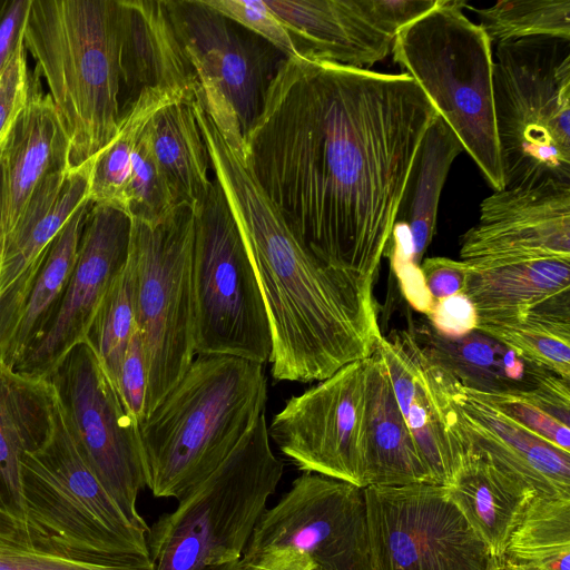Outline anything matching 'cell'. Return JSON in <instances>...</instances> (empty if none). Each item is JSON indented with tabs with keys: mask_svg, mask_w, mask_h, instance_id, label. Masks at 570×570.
Returning a JSON list of instances; mask_svg holds the SVG:
<instances>
[{
	"mask_svg": "<svg viewBox=\"0 0 570 570\" xmlns=\"http://www.w3.org/2000/svg\"><path fill=\"white\" fill-rule=\"evenodd\" d=\"M420 269L433 302L464 293L470 267L464 261L449 257H429Z\"/></svg>",
	"mask_w": 570,
	"mask_h": 570,
	"instance_id": "obj_45",
	"label": "cell"
},
{
	"mask_svg": "<svg viewBox=\"0 0 570 570\" xmlns=\"http://www.w3.org/2000/svg\"><path fill=\"white\" fill-rule=\"evenodd\" d=\"M30 4L31 0H0V75L23 39Z\"/></svg>",
	"mask_w": 570,
	"mask_h": 570,
	"instance_id": "obj_47",
	"label": "cell"
},
{
	"mask_svg": "<svg viewBox=\"0 0 570 570\" xmlns=\"http://www.w3.org/2000/svg\"><path fill=\"white\" fill-rule=\"evenodd\" d=\"M264 365L197 354L139 424L147 487L179 501L209 476L264 414Z\"/></svg>",
	"mask_w": 570,
	"mask_h": 570,
	"instance_id": "obj_3",
	"label": "cell"
},
{
	"mask_svg": "<svg viewBox=\"0 0 570 570\" xmlns=\"http://www.w3.org/2000/svg\"><path fill=\"white\" fill-rule=\"evenodd\" d=\"M493 104L504 188L570 181V40L497 45Z\"/></svg>",
	"mask_w": 570,
	"mask_h": 570,
	"instance_id": "obj_7",
	"label": "cell"
},
{
	"mask_svg": "<svg viewBox=\"0 0 570 570\" xmlns=\"http://www.w3.org/2000/svg\"><path fill=\"white\" fill-rule=\"evenodd\" d=\"M475 330L529 362L570 380V292L515 317L478 318Z\"/></svg>",
	"mask_w": 570,
	"mask_h": 570,
	"instance_id": "obj_32",
	"label": "cell"
},
{
	"mask_svg": "<svg viewBox=\"0 0 570 570\" xmlns=\"http://www.w3.org/2000/svg\"><path fill=\"white\" fill-rule=\"evenodd\" d=\"M367 365L368 357L346 364L273 417L269 438L303 472L363 488Z\"/></svg>",
	"mask_w": 570,
	"mask_h": 570,
	"instance_id": "obj_15",
	"label": "cell"
},
{
	"mask_svg": "<svg viewBox=\"0 0 570 570\" xmlns=\"http://www.w3.org/2000/svg\"><path fill=\"white\" fill-rule=\"evenodd\" d=\"M130 228L122 210L91 203L61 305L43 336L18 362L17 372L47 380L86 341L104 297L127 265Z\"/></svg>",
	"mask_w": 570,
	"mask_h": 570,
	"instance_id": "obj_17",
	"label": "cell"
},
{
	"mask_svg": "<svg viewBox=\"0 0 570 570\" xmlns=\"http://www.w3.org/2000/svg\"><path fill=\"white\" fill-rule=\"evenodd\" d=\"M451 395L460 426L473 449L539 497H570L569 452L476 399L453 376Z\"/></svg>",
	"mask_w": 570,
	"mask_h": 570,
	"instance_id": "obj_21",
	"label": "cell"
},
{
	"mask_svg": "<svg viewBox=\"0 0 570 570\" xmlns=\"http://www.w3.org/2000/svg\"><path fill=\"white\" fill-rule=\"evenodd\" d=\"M126 206L129 218L150 225L166 220L180 206L156 160L147 126L132 153Z\"/></svg>",
	"mask_w": 570,
	"mask_h": 570,
	"instance_id": "obj_38",
	"label": "cell"
},
{
	"mask_svg": "<svg viewBox=\"0 0 570 570\" xmlns=\"http://www.w3.org/2000/svg\"><path fill=\"white\" fill-rule=\"evenodd\" d=\"M275 552L298 553L312 570H374L364 488L303 472L274 507L265 509L243 562L247 567Z\"/></svg>",
	"mask_w": 570,
	"mask_h": 570,
	"instance_id": "obj_13",
	"label": "cell"
},
{
	"mask_svg": "<svg viewBox=\"0 0 570 570\" xmlns=\"http://www.w3.org/2000/svg\"><path fill=\"white\" fill-rule=\"evenodd\" d=\"M500 561L503 570H570V497H535Z\"/></svg>",
	"mask_w": 570,
	"mask_h": 570,
	"instance_id": "obj_34",
	"label": "cell"
},
{
	"mask_svg": "<svg viewBox=\"0 0 570 570\" xmlns=\"http://www.w3.org/2000/svg\"><path fill=\"white\" fill-rule=\"evenodd\" d=\"M567 292H570V258L470 267L464 289L478 318L489 320L525 314Z\"/></svg>",
	"mask_w": 570,
	"mask_h": 570,
	"instance_id": "obj_28",
	"label": "cell"
},
{
	"mask_svg": "<svg viewBox=\"0 0 570 570\" xmlns=\"http://www.w3.org/2000/svg\"><path fill=\"white\" fill-rule=\"evenodd\" d=\"M66 167L67 134L50 96L30 78L27 101L0 141V242L43 180Z\"/></svg>",
	"mask_w": 570,
	"mask_h": 570,
	"instance_id": "obj_20",
	"label": "cell"
},
{
	"mask_svg": "<svg viewBox=\"0 0 570 570\" xmlns=\"http://www.w3.org/2000/svg\"><path fill=\"white\" fill-rule=\"evenodd\" d=\"M365 17L381 31L396 33L430 10L438 0H357Z\"/></svg>",
	"mask_w": 570,
	"mask_h": 570,
	"instance_id": "obj_43",
	"label": "cell"
},
{
	"mask_svg": "<svg viewBox=\"0 0 570 570\" xmlns=\"http://www.w3.org/2000/svg\"><path fill=\"white\" fill-rule=\"evenodd\" d=\"M85 461L136 529L149 527L137 510L147 487L139 424L87 342L75 346L48 376Z\"/></svg>",
	"mask_w": 570,
	"mask_h": 570,
	"instance_id": "obj_11",
	"label": "cell"
},
{
	"mask_svg": "<svg viewBox=\"0 0 570 570\" xmlns=\"http://www.w3.org/2000/svg\"><path fill=\"white\" fill-rule=\"evenodd\" d=\"M194 99L165 106L147 125L154 155L178 204L193 209L205 199L213 184L208 176L209 155L195 116Z\"/></svg>",
	"mask_w": 570,
	"mask_h": 570,
	"instance_id": "obj_30",
	"label": "cell"
},
{
	"mask_svg": "<svg viewBox=\"0 0 570 570\" xmlns=\"http://www.w3.org/2000/svg\"><path fill=\"white\" fill-rule=\"evenodd\" d=\"M53 399L49 380L20 374L0 361V508L23 523L21 459L46 441Z\"/></svg>",
	"mask_w": 570,
	"mask_h": 570,
	"instance_id": "obj_24",
	"label": "cell"
},
{
	"mask_svg": "<svg viewBox=\"0 0 570 570\" xmlns=\"http://www.w3.org/2000/svg\"><path fill=\"white\" fill-rule=\"evenodd\" d=\"M291 32L299 55L367 69L392 50L394 38L377 29L357 0H265Z\"/></svg>",
	"mask_w": 570,
	"mask_h": 570,
	"instance_id": "obj_22",
	"label": "cell"
},
{
	"mask_svg": "<svg viewBox=\"0 0 570 570\" xmlns=\"http://www.w3.org/2000/svg\"><path fill=\"white\" fill-rule=\"evenodd\" d=\"M445 489L450 499L498 559L503 554L530 503L539 497L522 481L499 468L471 445Z\"/></svg>",
	"mask_w": 570,
	"mask_h": 570,
	"instance_id": "obj_27",
	"label": "cell"
},
{
	"mask_svg": "<svg viewBox=\"0 0 570 570\" xmlns=\"http://www.w3.org/2000/svg\"><path fill=\"white\" fill-rule=\"evenodd\" d=\"M121 1V83L128 92L124 110L145 89L196 87V77L174 30L166 1Z\"/></svg>",
	"mask_w": 570,
	"mask_h": 570,
	"instance_id": "obj_23",
	"label": "cell"
},
{
	"mask_svg": "<svg viewBox=\"0 0 570 570\" xmlns=\"http://www.w3.org/2000/svg\"><path fill=\"white\" fill-rule=\"evenodd\" d=\"M94 158L49 175L0 242V355L10 342L48 252L72 214L89 199Z\"/></svg>",
	"mask_w": 570,
	"mask_h": 570,
	"instance_id": "obj_19",
	"label": "cell"
},
{
	"mask_svg": "<svg viewBox=\"0 0 570 570\" xmlns=\"http://www.w3.org/2000/svg\"><path fill=\"white\" fill-rule=\"evenodd\" d=\"M425 317L436 333L450 337L474 331L478 323L476 309L464 293L433 302Z\"/></svg>",
	"mask_w": 570,
	"mask_h": 570,
	"instance_id": "obj_44",
	"label": "cell"
},
{
	"mask_svg": "<svg viewBox=\"0 0 570 570\" xmlns=\"http://www.w3.org/2000/svg\"><path fill=\"white\" fill-rule=\"evenodd\" d=\"M438 112L409 75L283 59L245 137L255 179L317 258L374 283Z\"/></svg>",
	"mask_w": 570,
	"mask_h": 570,
	"instance_id": "obj_1",
	"label": "cell"
},
{
	"mask_svg": "<svg viewBox=\"0 0 570 570\" xmlns=\"http://www.w3.org/2000/svg\"><path fill=\"white\" fill-rule=\"evenodd\" d=\"M375 347L434 484L448 485L468 454L451 395V374L419 344L412 327L381 335Z\"/></svg>",
	"mask_w": 570,
	"mask_h": 570,
	"instance_id": "obj_18",
	"label": "cell"
},
{
	"mask_svg": "<svg viewBox=\"0 0 570 570\" xmlns=\"http://www.w3.org/2000/svg\"><path fill=\"white\" fill-rule=\"evenodd\" d=\"M30 78L22 39L0 75V141L27 101Z\"/></svg>",
	"mask_w": 570,
	"mask_h": 570,
	"instance_id": "obj_42",
	"label": "cell"
},
{
	"mask_svg": "<svg viewBox=\"0 0 570 570\" xmlns=\"http://www.w3.org/2000/svg\"><path fill=\"white\" fill-rule=\"evenodd\" d=\"M194 216L195 352L264 365L273 350L265 302L239 228L215 178Z\"/></svg>",
	"mask_w": 570,
	"mask_h": 570,
	"instance_id": "obj_9",
	"label": "cell"
},
{
	"mask_svg": "<svg viewBox=\"0 0 570 570\" xmlns=\"http://www.w3.org/2000/svg\"><path fill=\"white\" fill-rule=\"evenodd\" d=\"M411 327L424 352L474 392L532 391L553 374L476 330L450 337L436 333L426 320Z\"/></svg>",
	"mask_w": 570,
	"mask_h": 570,
	"instance_id": "obj_26",
	"label": "cell"
},
{
	"mask_svg": "<svg viewBox=\"0 0 570 570\" xmlns=\"http://www.w3.org/2000/svg\"><path fill=\"white\" fill-rule=\"evenodd\" d=\"M374 570H492L498 562L444 485L364 488Z\"/></svg>",
	"mask_w": 570,
	"mask_h": 570,
	"instance_id": "obj_12",
	"label": "cell"
},
{
	"mask_svg": "<svg viewBox=\"0 0 570 570\" xmlns=\"http://www.w3.org/2000/svg\"><path fill=\"white\" fill-rule=\"evenodd\" d=\"M136 328L134 276L127 262L104 297L86 341L116 387L122 358Z\"/></svg>",
	"mask_w": 570,
	"mask_h": 570,
	"instance_id": "obj_37",
	"label": "cell"
},
{
	"mask_svg": "<svg viewBox=\"0 0 570 570\" xmlns=\"http://www.w3.org/2000/svg\"><path fill=\"white\" fill-rule=\"evenodd\" d=\"M247 570H312L308 560L294 552L264 554L247 564Z\"/></svg>",
	"mask_w": 570,
	"mask_h": 570,
	"instance_id": "obj_48",
	"label": "cell"
},
{
	"mask_svg": "<svg viewBox=\"0 0 570 570\" xmlns=\"http://www.w3.org/2000/svg\"><path fill=\"white\" fill-rule=\"evenodd\" d=\"M465 6L438 0L396 33L391 52L495 191L504 188V179L494 119L492 45L463 13Z\"/></svg>",
	"mask_w": 570,
	"mask_h": 570,
	"instance_id": "obj_6",
	"label": "cell"
},
{
	"mask_svg": "<svg viewBox=\"0 0 570 570\" xmlns=\"http://www.w3.org/2000/svg\"><path fill=\"white\" fill-rule=\"evenodd\" d=\"M206 3L232 21L266 40L285 58L299 55L298 48L282 20L265 0H205Z\"/></svg>",
	"mask_w": 570,
	"mask_h": 570,
	"instance_id": "obj_40",
	"label": "cell"
},
{
	"mask_svg": "<svg viewBox=\"0 0 570 570\" xmlns=\"http://www.w3.org/2000/svg\"><path fill=\"white\" fill-rule=\"evenodd\" d=\"M21 488L24 524L42 537L82 552L151 564L147 534L132 527L85 461L56 393L46 441L21 459Z\"/></svg>",
	"mask_w": 570,
	"mask_h": 570,
	"instance_id": "obj_8",
	"label": "cell"
},
{
	"mask_svg": "<svg viewBox=\"0 0 570 570\" xmlns=\"http://www.w3.org/2000/svg\"><path fill=\"white\" fill-rule=\"evenodd\" d=\"M197 80V94L227 145L245 153L272 79L265 50L205 0L166 1Z\"/></svg>",
	"mask_w": 570,
	"mask_h": 570,
	"instance_id": "obj_14",
	"label": "cell"
},
{
	"mask_svg": "<svg viewBox=\"0 0 570 570\" xmlns=\"http://www.w3.org/2000/svg\"><path fill=\"white\" fill-rule=\"evenodd\" d=\"M121 0H31L23 45L69 141V166L94 158L121 117Z\"/></svg>",
	"mask_w": 570,
	"mask_h": 570,
	"instance_id": "obj_4",
	"label": "cell"
},
{
	"mask_svg": "<svg viewBox=\"0 0 570 570\" xmlns=\"http://www.w3.org/2000/svg\"><path fill=\"white\" fill-rule=\"evenodd\" d=\"M415 483L433 482L374 346L367 365L363 488Z\"/></svg>",
	"mask_w": 570,
	"mask_h": 570,
	"instance_id": "obj_25",
	"label": "cell"
},
{
	"mask_svg": "<svg viewBox=\"0 0 570 570\" xmlns=\"http://www.w3.org/2000/svg\"><path fill=\"white\" fill-rule=\"evenodd\" d=\"M197 86L187 89L142 90L122 111L114 138L94 157L89 199L127 214L126 189L137 139L154 115L165 106L195 97Z\"/></svg>",
	"mask_w": 570,
	"mask_h": 570,
	"instance_id": "obj_33",
	"label": "cell"
},
{
	"mask_svg": "<svg viewBox=\"0 0 570 570\" xmlns=\"http://www.w3.org/2000/svg\"><path fill=\"white\" fill-rule=\"evenodd\" d=\"M195 116L214 178L242 234L271 325L276 381H323L368 357L382 335L374 283L332 267L298 239L204 108Z\"/></svg>",
	"mask_w": 570,
	"mask_h": 570,
	"instance_id": "obj_2",
	"label": "cell"
},
{
	"mask_svg": "<svg viewBox=\"0 0 570 570\" xmlns=\"http://www.w3.org/2000/svg\"><path fill=\"white\" fill-rule=\"evenodd\" d=\"M283 470L262 414L225 461L149 528L153 570H247L244 551Z\"/></svg>",
	"mask_w": 570,
	"mask_h": 570,
	"instance_id": "obj_5",
	"label": "cell"
},
{
	"mask_svg": "<svg viewBox=\"0 0 570 570\" xmlns=\"http://www.w3.org/2000/svg\"><path fill=\"white\" fill-rule=\"evenodd\" d=\"M471 268L540 258H570V181L544 178L495 190L461 237Z\"/></svg>",
	"mask_w": 570,
	"mask_h": 570,
	"instance_id": "obj_16",
	"label": "cell"
},
{
	"mask_svg": "<svg viewBox=\"0 0 570 570\" xmlns=\"http://www.w3.org/2000/svg\"><path fill=\"white\" fill-rule=\"evenodd\" d=\"M492 570H503L500 559L498 560L497 564Z\"/></svg>",
	"mask_w": 570,
	"mask_h": 570,
	"instance_id": "obj_49",
	"label": "cell"
},
{
	"mask_svg": "<svg viewBox=\"0 0 570 570\" xmlns=\"http://www.w3.org/2000/svg\"><path fill=\"white\" fill-rule=\"evenodd\" d=\"M0 570H153L45 538L0 508Z\"/></svg>",
	"mask_w": 570,
	"mask_h": 570,
	"instance_id": "obj_35",
	"label": "cell"
},
{
	"mask_svg": "<svg viewBox=\"0 0 570 570\" xmlns=\"http://www.w3.org/2000/svg\"><path fill=\"white\" fill-rule=\"evenodd\" d=\"M472 9L492 46L532 37L570 40V0L499 1Z\"/></svg>",
	"mask_w": 570,
	"mask_h": 570,
	"instance_id": "obj_36",
	"label": "cell"
},
{
	"mask_svg": "<svg viewBox=\"0 0 570 570\" xmlns=\"http://www.w3.org/2000/svg\"><path fill=\"white\" fill-rule=\"evenodd\" d=\"M391 240H393L392 265L400 281L401 289L410 305L426 315L433 301L425 286L420 266L413 263L412 246L402 239Z\"/></svg>",
	"mask_w": 570,
	"mask_h": 570,
	"instance_id": "obj_46",
	"label": "cell"
},
{
	"mask_svg": "<svg viewBox=\"0 0 570 570\" xmlns=\"http://www.w3.org/2000/svg\"><path fill=\"white\" fill-rule=\"evenodd\" d=\"M466 390L529 432L570 453V426L552 416L538 402L532 391L479 393Z\"/></svg>",
	"mask_w": 570,
	"mask_h": 570,
	"instance_id": "obj_39",
	"label": "cell"
},
{
	"mask_svg": "<svg viewBox=\"0 0 570 570\" xmlns=\"http://www.w3.org/2000/svg\"><path fill=\"white\" fill-rule=\"evenodd\" d=\"M90 206V199L86 200L68 219L35 279L13 335L0 355V361L12 368L43 336L61 305Z\"/></svg>",
	"mask_w": 570,
	"mask_h": 570,
	"instance_id": "obj_31",
	"label": "cell"
},
{
	"mask_svg": "<svg viewBox=\"0 0 570 570\" xmlns=\"http://www.w3.org/2000/svg\"><path fill=\"white\" fill-rule=\"evenodd\" d=\"M194 218V209L186 205L156 225L130 218L128 263L134 276L136 328L148 372L147 415L179 381L196 354Z\"/></svg>",
	"mask_w": 570,
	"mask_h": 570,
	"instance_id": "obj_10",
	"label": "cell"
},
{
	"mask_svg": "<svg viewBox=\"0 0 570 570\" xmlns=\"http://www.w3.org/2000/svg\"><path fill=\"white\" fill-rule=\"evenodd\" d=\"M462 151L456 135L436 114L416 150L393 225L409 235L413 263L417 266L434 235L439 202L451 165Z\"/></svg>",
	"mask_w": 570,
	"mask_h": 570,
	"instance_id": "obj_29",
	"label": "cell"
},
{
	"mask_svg": "<svg viewBox=\"0 0 570 570\" xmlns=\"http://www.w3.org/2000/svg\"><path fill=\"white\" fill-rule=\"evenodd\" d=\"M116 390L129 415L140 424L147 415L148 372L137 328L122 358Z\"/></svg>",
	"mask_w": 570,
	"mask_h": 570,
	"instance_id": "obj_41",
	"label": "cell"
}]
</instances>
